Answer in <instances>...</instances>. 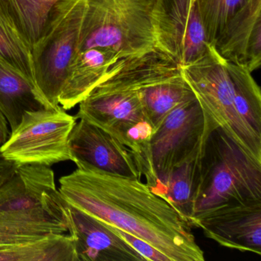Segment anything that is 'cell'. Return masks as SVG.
<instances>
[{
    "instance_id": "cell-1",
    "label": "cell",
    "mask_w": 261,
    "mask_h": 261,
    "mask_svg": "<svg viewBox=\"0 0 261 261\" xmlns=\"http://www.w3.org/2000/svg\"><path fill=\"white\" fill-rule=\"evenodd\" d=\"M68 204L146 241L169 261H204L194 226L140 178L77 167L59 178Z\"/></svg>"
},
{
    "instance_id": "cell-2",
    "label": "cell",
    "mask_w": 261,
    "mask_h": 261,
    "mask_svg": "<svg viewBox=\"0 0 261 261\" xmlns=\"http://www.w3.org/2000/svg\"><path fill=\"white\" fill-rule=\"evenodd\" d=\"M70 234L66 201L50 166H19L0 186V245Z\"/></svg>"
},
{
    "instance_id": "cell-3",
    "label": "cell",
    "mask_w": 261,
    "mask_h": 261,
    "mask_svg": "<svg viewBox=\"0 0 261 261\" xmlns=\"http://www.w3.org/2000/svg\"><path fill=\"white\" fill-rule=\"evenodd\" d=\"M261 199V161L249 156L221 128L212 131L201 159L190 220L232 201Z\"/></svg>"
},
{
    "instance_id": "cell-4",
    "label": "cell",
    "mask_w": 261,
    "mask_h": 261,
    "mask_svg": "<svg viewBox=\"0 0 261 261\" xmlns=\"http://www.w3.org/2000/svg\"><path fill=\"white\" fill-rule=\"evenodd\" d=\"M155 4L156 0H86L79 51L107 48L120 59L153 49Z\"/></svg>"
},
{
    "instance_id": "cell-5",
    "label": "cell",
    "mask_w": 261,
    "mask_h": 261,
    "mask_svg": "<svg viewBox=\"0 0 261 261\" xmlns=\"http://www.w3.org/2000/svg\"><path fill=\"white\" fill-rule=\"evenodd\" d=\"M181 70L197 100L218 127L247 155L261 161V135L237 111L227 62L212 46L204 57Z\"/></svg>"
},
{
    "instance_id": "cell-6",
    "label": "cell",
    "mask_w": 261,
    "mask_h": 261,
    "mask_svg": "<svg viewBox=\"0 0 261 261\" xmlns=\"http://www.w3.org/2000/svg\"><path fill=\"white\" fill-rule=\"evenodd\" d=\"M79 105L77 120H88L126 146L143 175L154 128L137 91L102 81Z\"/></svg>"
},
{
    "instance_id": "cell-7",
    "label": "cell",
    "mask_w": 261,
    "mask_h": 261,
    "mask_svg": "<svg viewBox=\"0 0 261 261\" xmlns=\"http://www.w3.org/2000/svg\"><path fill=\"white\" fill-rule=\"evenodd\" d=\"M218 127L196 97L172 110L152 134L143 175L151 187L204 148L209 136Z\"/></svg>"
},
{
    "instance_id": "cell-8",
    "label": "cell",
    "mask_w": 261,
    "mask_h": 261,
    "mask_svg": "<svg viewBox=\"0 0 261 261\" xmlns=\"http://www.w3.org/2000/svg\"><path fill=\"white\" fill-rule=\"evenodd\" d=\"M119 80L137 91L154 132L172 110L195 97L181 67L156 48L125 59Z\"/></svg>"
},
{
    "instance_id": "cell-9",
    "label": "cell",
    "mask_w": 261,
    "mask_h": 261,
    "mask_svg": "<svg viewBox=\"0 0 261 261\" xmlns=\"http://www.w3.org/2000/svg\"><path fill=\"white\" fill-rule=\"evenodd\" d=\"M77 117L61 107L27 111L0 146L4 159L18 166H50L71 161L69 138Z\"/></svg>"
},
{
    "instance_id": "cell-10",
    "label": "cell",
    "mask_w": 261,
    "mask_h": 261,
    "mask_svg": "<svg viewBox=\"0 0 261 261\" xmlns=\"http://www.w3.org/2000/svg\"><path fill=\"white\" fill-rule=\"evenodd\" d=\"M86 0H71L53 17L45 36L32 48L35 82L53 108L71 62L79 53L81 28Z\"/></svg>"
},
{
    "instance_id": "cell-11",
    "label": "cell",
    "mask_w": 261,
    "mask_h": 261,
    "mask_svg": "<svg viewBox=\"0 0 261 261\" xmlns=\"http://www.w3.org/2000/svg\"><path fill=\"white\" fill-rule=\"evenodd\" d=\"M155 48L181 67L195 63L210 49L196 0H156Z\"/></svg>"
},
{
    "instance_id": "cell-12",
    "label": "cell",
    "mask_w": 261,
    "mask_h": 261,
    "mask_svg": "<svg viewBox=\"0 0 261 261\" xmlns=\"http://www.w3.org/2000/svg\"><path fill=\"white\" fill-rule=\"evenodd\" d=\"M207 238L222 247L261 254V199L232 201L196 222Z\"/></svg>"
},
{
    "instance_id": "cell-13",
    "label": "cell",
    "mask_w": 261,
    "mask_h": 261,
    "mask_svg": "<svg viewBox=\"0 0 261 261\" xmlns=\"http://www.w3.org/2000/svg\"><path fill=\"white\" fill-rule=\"evenodd\" d=\"M69 138L71 161L113 175L141 178L132 152L117 138L85 119H79Z\"/></svg>"
},
{
    "instance_id": "cell-14",
    "label": "cell",
    "mask_w": 261,
    "mask_h": 261,
    "mask_svg": "<svg viewBox=\"0 0 261 261\" xmlns=\"http://www.w3.org/2000/svg\"><path fill=\"white\" fill-rule=\"evenodd\" d=\"M67 207L77 261H146L109 224L68 203Z\"/></svg>"
},
{
    "instance_id": "cell-15",
    "label": "cell",
    "mask_w": 261,
    "mask_h": 261,
    "mask_svg": "<svg viewBox=\"0 0 261 261\" xmlns=\"http://www.w3.org/2000/svg\"><path fill=\"white\" fill-rule=\"evenodd\" d=\"M212 46L228 63L253 72L261 65V0H248L226 24Z\"/></svg>"
},
{
    "instance_id": "cell-16",
    "label": "cell",
    "mask_w": 261,
    "mask_h": 261,
    "mask_svg": "<svg viewBox=\"0 0 261 261\" xmlns=\"http://www.w3.org/2000/svg\"><path fill=\"white\" fill-rule=\"evenodd\" d=\"M117 60L116 55L107 48L79 51L68 69L59 96V106L68 111L79 105L106 77L110 68Z\"/></svg>"
},
{
    "instance_id": "cell-17",
    "label": "cell",
    "mask_w": 261,
    "mask_h": 261,
    "mask_svg": "<svg viewBox=\"0 0 261 261\" xmlns=\"http://www.w3.org/2000/svg\"><path fill=\"white\" fill-rule=\"evenodd\" d=\"M51 108L34 82L0 58V111L11 130L27 111Z\"/></svg>"
},
{
    "instance_id": "cell-18",
    "label": "cell",
    "mask_w": 261,
    "mask_h": 261,
    "mask_svg": "<svg viewBox=\"0 0 261 261\" xmlns=\"http://www.w3.org/2000/svg\"><path fill=\"white\" fill-rule=\"evenodd\" d=\"M204 149L205 146L169 175L156 180L149 187L154 193L167 200L189 220L199 184L201 159Z\"/></svg>"
},
{
    "instance_id": "cell-19",
    "label": "cell",
    "mask_w": 261,
    "mask_h": 261,
    "mask_svg": "<svg viewBox=\"0 0 261 261\" xmlns=\"http://www.w3.org/2000/svg\"><path fill=\"white\" fill-rule=\"evenodd\" d=\"M70 1L9 0V13L32 49L45 36L53 17Z\"/></svg>"
},
{
    "instance_id": "cell-20",
    "label": "cell",
    "mask_w": 261,
    "mask_h": 261,
    "mask_svg": "<svg viewBox=\"0 0 261 261\" xmlns=\"http://www.w3.org/2000/svg\"><path fill=\"white\" fill-rule=\"evenodd\" d=\"M0 261H77L71 234L0 245Z\"/></svg>"
},
{
    "instance_id": "cell-21",
    "label": "cell",
    "mask_w": 261,
    "mask_h": 261,
    "mask_svg": "<svg viewBox=\"0 0 261 261\" xmlns=\"http://www.w3.org/2000/svg\"><path fill=\"white\" fill-rule=\"evenodd\" d=\"M0 58L32 82H35L32 49L9 13L0 4Z\"/></svg>"
},
{
    "instance_id": "cell-22",
    "label": "cell",
    "mask_w": 261,
    "mask_h": 261,
    "mask_svg": "<svg viewBox=\"0 0 261 261\" xmlns=\"http://www.w3.org/2000/svg\"><path fill=\"white\" fill-rule=\"evenodd\" d=\"M233 84L234 103L241 117L261 135V92L251 72L238 65L227 62Z\"/></svg>"
},
{
    "instance_id": "cell-23",
    "label": "cell",
    "mask_w": 261,
    "mask_h": 261,
    "mask_svg": "<svg viewBox=\"0 0 261 261\" xmlns=\"http://www.w3.org/2000/svg\"><path fill=\"white\" fill-rule=\"evenodd\" d=\"M248 0H196L207 41L213 45L226 24Z\"/></svg>"
},
{
    "instance_id": "cell-24",
    "label": "cell",
    "mask_w": 261,
    "mask_h": 261,
    "mask_svg": "<svg viewBox=\"0 0 261 261\" xmlns=\"http://www.w3.org/2000/svg\"><path fill=\"white\" fill-rule=\"evenodd\" d=\"M108 224V223H107ZM110 227L116 233L119 235L122 239L124 240L131 247H134L146 261H169V258L161 252L146 243L143 240L137 238L132 233H128L124 230H120L114 226L109 224Z\"/></svg>"
},
{
    "instance_id": "cell-25",
    "label": "cell",
    "mask_w": 261,
    "mask_h": 261,
    "mask_svg": "<svg viewBox=\"0 0 261 261\" xmlns=\"http://www.w3.org/2000/svg\"><path fill=\"white\" fill-rule=\"evenodd\" d=\"M19 166L4 159L0 152V186L13 177Z\"/></svg>"
},
{
    "instance_id": "cell-26",
    "label": "cell",
    "mask_w": 261,
    "mask_h": 261,
    "mask_svg": "<svg viewBox=\"0 0 261 261\" xmlns=\"http://www.w3.org/2000/svg\"><path fill=\"white\" fill-rule=\"evenodd\" d=\"M8 122L5 116L0 111V145L4 144L10 137Z\"/></svg>"
},
{
    "instance_id": "cell-27",
    "label": "cell",
    "mask_w": 261,
    "mask_h": 261,
    "mask_svg": "<svg viewBox=\"0 0 261 261\" xmlns=\"http://www.w3.org/2000/svg\"><path fill=\"white\" fill-rule=\"evenodd\" d=\"M0 4L4 6L5 8L8 9L9 10V0H0Z\"/></svg>"
}]
</instances>
